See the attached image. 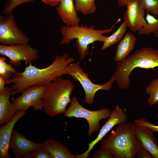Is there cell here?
<instances>
[{
    "mask_svg": "<svg viewBox=\"0 0 158 158\" xmlns=\"http://www.w3.org/2000/svg\"><path fill=\"white\" fill-rule=\"evenodd\" d=\"M123 18L127 27L132 31H139L147 23L145 10L141 0H130L126 5Z\"/></svg>",
    "mask_w": 158,
    "mask_h": 158,
    "instance_id": "cell-12",
    "label": "cell"
},
{
    "mask_svg": "<svg viewBox=\"0 0 158 158\" xmlns=\"http://www.w3.org/2000/svg\"><path fill=\"white\" fill-rule=\"evenodd\" d=\"M47 5L52 6H57L61 0H40Z\"/></svg>",
    "mask_w": 158,
    "mask_h": 158,
    "instance_id": "cell-32",
    "label": "cell"
},
{
    "mask_svg": "<svg viewBox=\"0 0 158 158\" xmlns=\"http://www.w3.org/2000/svg\"><path fill=\"white\" fill-rule=\"evenodd\" d=\"M77 12L87 15L94 13L96 10V0H73Z\"/></svg>",
    "mask_w": 158,
    "mask_h": 158,
    "instance_id": "cell-22",
    "label": "cell"
},
{
    "mask_svg": "<svg viewBox=\"0 0 158 158\" xmlns=\"http://www.w3.org/2000/svg\"><path fill=\"white\" fill-rule=\"evenodd\" d=\"M137 158H152L150 153L142 145L138 150L136 156Z\"/></svg>",
    "mask_w": 158,
    "mask_h": 158,
    "instance_id": "cell-29",
    "label": "cell"
},
{
    "mask_svg": "<svg viewBox=\"0 0 158 158\" xmlns=\"http://www.w3.org/2000/svg\"><path fill=\"white\" fill-rule=\"evenodd\" d=\"M111 111L107 108L100 110L92 111L83 107L79 102L76 97H73L70 105L64 113V116L68 118L76 117L83 118L86 119L88 125L87 134L90 137L99 129L100 121L109 118Z\"/></svg>",
    "mask_w": 158,
    "mask_h": 158,
    "instance_id": "cell-6",
    "label": "cell"
},
{
    "mask_svg": "<svg viewBox=\"0 0 158 158\" xmlns=\"http://www.w3.org/2000/svg\"><path fill=\"white\" fill-rule=\"evenodd\" d=\"M93 158H114L113 154L108 150L100 148L94 154Z\"/></svg>",
    "mask_w": 158,
    "mask_h": 158,
    "instance_id": "cell-27",
    "label": "cell"
},
{
    "mask_svg": "<svg viewBox=\"0 0 158 158\" xmlns=\"http://www.w3.org/2000/svg\"><path fill=\"white\" fill-rule=\"evenodd\" d=\"M35 0H6L3 4L4 9L1 11L2 14L12 12L17 7L23 4L34 1Z\"/></svg>",
    "mask_w": 158,
    "mask_h": 158,
    "instance_id": "cell-24",
    "label": "cell"
},
{
    "mask_svg": "<svg viewBox=\"0 0 158 158\" xmlns=\"http://www.w3.org/2000/svg\"><path fill=\"white\" fill-rule=\"evenodd\" d=\"M145 92L149 95L147 102L150 106L155 105L158 102V78L151 81L145 89Z\"/></svg>",
    "mask_w": 158,
    "mask_h": 158,
    "instance_id": "cell-23",
    "label": "cell"
},
{
    "mask_svg": "<svg viewBox=\"0 0 158 158\" xmlns=\"http://www.w3.org/2000/svg\"><path fill=\"white\" fill-rule=\"evenodd\" d=\"M127 28L126 24L124 21L114 33L107 37L103 42L101 50H104L121 40L126 33Z\"/></svg>",
    "mask_w": 158,
    "mask_h": 158,
    "instance_id": "cell-20",
    "label": "cell"
},
{
    "mask_svg": "<svg viewBox=\"0 0 158 158\" xmlns=\"http://www.w3.org/2000/svg\"><path fill=\"white\" fill-rule=\"evenodd\" d=\"M73 0H61L56 7L57 13L65 25H79L80 19L78 16Z\"/></svg>",
    "mask_w": 158,
    "mask_h": 158,
    "instance_id": "cell-17",
    "label": "cell"
},
{
    "mask_svg": "<svg viewBox=\"0 0 158 158\" xmlns=\"http://www.w3.org/2000/svg\"><path fill=\"white\" fill-rule=\"evenodd\" d=\"M147 13L150 12L154 16H158V0H141Z\"/></svg>",
    "mask_w": 158,
    "mask_h": 158,
    "instance_id": "cell-25",
    "label": "cell"
},
{
    "mask_svg": "<svg viewBox=\"0 0 158 158\" xmlns=\"http://www.w3.org/2000/svg\"><path fill=\"white\" fill-rule=\"evenodd\" d=\"M74 61L73 58L65 53L61 56L57 55L52 63L44 68H39L30 63L24 71L16 72L6 80V85L13 84L10 86L12 96L21 93L30 86L47 85L66 74L68 66Z\"/></svg>",
    "mask_w": 158,
    "mask_h": 158,
    "instance_id": "cell-1",
    "label": "cell"
},
{
    "mask_svg": "<svg viewBox=\"0 0 158 158\" xmlns=\"http://www.w3.org/2000/svg\"><path fill=\"white\" fill-rule=\"evenodd\" d=\"M0 54L8 58L9 63L15 66H20L22 61L32 63L40 59L37 50L28 44L11 45L1 44Z\"/></svg>",
    "mask_w": 158,
    "mask_h": 158,
    "instance_id": "cell-9",
    "label": "cell"
},
{
    "mask_svg": "<svg viewBox=\"0 0 158 158\" xmlns=\"http://www.w3.org/2000/svg\"><path fill=\"white\" fill-rule=\"evenodd\" d=\"M30 38L19 28L13 13L0 16V43L14 45L28 44Z\"/></svg>",
    "mask_w": 158,
    "mask_h": 158,
    "instance_id": "cell-8",
    "label": "cell"
},
{
    "mask_svg": "<svg viewBox=\"0 0 158 158\" xmlns=\"http://www.w3.org/2000/svg\"><path fill=\"white\" fill-rule=\"evenodd\" d=\"M43 143L33 142L25 138L22 133L13 130L9 147L16 158H31L32 153L43 148Z\"/></svg>",
    "mask_w": 158,
    "mask_h": 158,
    "instance_id": "cell-11",
    "label": "cell"
},
{
    "mask_svg": "<svg viewBox=\"0 0 158 158\" xmlns=\"http://www.w3.org/2000/svg\"><path fill=\"white\" fill-rule=\"evenodd\" d=\"M0 66L4 67L12 74H15L16 72V70L13 67L12 65L7 63L5 56H1L0 57Z\"/></svg>",
    "mask_w": 158,
    "mask_h": 158,
    "instance_id": "cell-30",
    "label": "cell"
},
{
    "mask_svg": "<svg viewBox=\"0 0 158 158\" xmlns=\"http://www.w3.org/2000/svg\"><path fill=\"white\" fill-rule=\"evenodd\" d=\"M47 85L32 86L25 89L20 96L14 98L12 96V102L18 110L28 109L32 107L35 110L43 108L42 96Z\"/></svg>",
    "mask_w": 158,
    "mask_h": 158,
    "instance_id": "cell-10",
    "label": "cell"
},
{
    "mask_svg": "<svg viewBox=\"0 0 158 158\" xmlns=\"http://www.w3.org/2000/svg\"><path fill=\"white\" fill-rule=\"evenodd\" d=\"M73 88L71 80L61 78L47 85L42 96L45 113L51 116L64 114L67 105L71 101L70 97Z\"/></svg>",
    "mask_w": 158,
    "mask_h": 158,
    "instance_id": "cell-5",
    "label": "cell"
},
{
    "mask_svg": "<svg viewBox=\"0 0 158 158\" xmlns=\"http://www.w3.org/2000/svg\"><path fill=\"white\" fill-rule=\"evenodd\" d=\"M134 123L119 124L102 139L100 148L111 152L116 158H134L142 144L135 133Z\"/></svg>",
    "mask_w": 158,
    "mask_h": 158,
    "instance_id": "cell-2",
    "label": "cell"
},
{
    "mask_svg": "<svg viewBox=\"0 0 158 158\" xmlns=\"http://www.w3.org/2000/svg\"><path fill=\"white\" fill-rule=\"evenodd\" d=\"M27 110L18 109L13 118L0 128V157L10 158L9 142L13 128L16 123L25 114Z\"/></svg>",
    "mask_w": 158,
    "mask_h": 158,
    "instance_id": "cell-14",
    "label": "cell"
},
{
    "mask_svg": "<svg viewBox=\"0 0 158 158\" xmlns=\"http://www.w3.org/2000/svg\"><path fill=\"white\" fill-rule=\"evenodd\" d=\"M136 40V37L131 32L126 33L117 46L114 60L119 62L126 58L134 49Z\"/></svg>",
    "mask_w": 158,
    "mask_h": 158,
    "instance_id": "cell-19",
    "label": "cell"
},
{
    "mask_svg": "<svg viewBox=\"0 0 158 158\" xmlns=\"http://www.w3.org/2000/svg\"><path fill=\"white\" fill-rule=\"evenodd\" d=\"M134 123L137 125L147 127L151 129L154 132H158V125H154L151 123L145 118H142L135 119Z\"/></svg>",
    "mask_w": 158,
    "mask_h": 158,
    "instance_id": "cell-26",
    "label": "cell"
},
{
    "mask_svg": "<svg viewBox=\"0 0 158 158\" xmlns=\"http://www.w3.org/2000/svg\"><path fill=\"white\" fill-rule=\"evenodd\" d=\"M5 80L2 77L0 76V92L4 91L6 88L5 86Z\"/></svg>",
    "mask_w": 158,
    "mask_h": 158,
    "instance_id": "cell-33",
    "label": "cell"
},
{
    "mask_svg": "<svg viewBox=\"0 0 158 158\" xmlns=\"http://www.w3.org/2000/svg\"><path fill=\"white\" fill-rule=\"evenodd\" d=\"M121 20L119 18L109 28L96 30L93 26L63 25L60 31L62 38L60 44H68L74 39H76V48L80 59H84L89 54V45L95 42H103L107 36L104 34L110 33Z\"/></svg>",
    "mask_w": 158,
    "mask_h": 158,
    "instance_id": "cell-4",
    "label": "cell"
},
{
    "mask_svg": "<svg viewBox=\"0 0 158 158\" xmlns=\"http://www.w3.org/2000/svg\"><path fill=\"white\" fill-rule=\"evenodd\" d=\"M158 67V50L144 47L136 50L134 54L119 62L114 75L116 84L121 90L128 88L129 77L135 68L154 69Z\"/></svg>",
    "mask_w": 158,
    "mask_h": 158,
    "instance_id": "cell-3",
    "label": "cell"
},
{
    "mask_svg": "<svg viewBox=\"0 0 158 158\" xmlns=\"http://www.w3.org/2000/svg\"><path fill=\"white\" fill-rule=\"evenodd\" d=\"M66 74L71 75L74 79L80 83L85 93L84 101L89 104L93 103L97 92L100 90L109 91L113 83L115 81L113 75L109 80L103 84L94 83L89 78L88 74L83 71L78 62L72 63L69 64L67 67Z\"/></svg>",
    "mask_w": 158,
    "mask_h": 158,
    "instance_id": "cell-7",
    "label": "cell"
},
{
    "mask_svg": "<svg viewBox=\"0 0 158 158\" xmlns=\"http://www.w3.org/2000/svg\"><path fill=\"white\" fill-rule=\"evenodd\" d=\"M43 147L48 151L52 158H78V154H74L67 147L54 139H47L43 143Z\"/></svg>",
    "mask_w": 158,
    "mask_h": 158,
    "instance_id": "cell-18",
    "label": "cell"
},
{
    "mask_svg": "<svg viewBox=\"0 0 158 158\" xmlns=\"http://www.w3.org/2000/svg\"><path fill=\"white\" fill-rule=\"evenodd\" d=\"M153 133L147 127L135 124V133L137 138L153 158H158V145Z\"/></svg>",
    "mask_w": 158,
    "mask_h": 158,
    "instance_id": "cell-15",
    "label": "cell"
},
{
    "mask_svg": "<svg viewBox=\"0 0 158 158\" xmlns=\"http://www.w3.org/2000/svg\"><path fill=\"white\" fill-rule=\"evenodd\" d=\"M118 5L121 6H126L127 3L130 0H117Z\"/></svg>",
    "mask_w": 158,
    "mask_h": 158,
    "instance_id": "cell-34",
    "label": "cell"
},
{
    "mask_svg": "<svg viewBox=\"0 0 158 158\" xmlns=\"http://www.w3.org/2000/svg\"><path fill=\"white\" fill-rule=\"evenodd\" d=\"M32 158H52L50 153L43 148L33 152L32 155Z\"/></svg>",
    "mask_w": 158,
    "mask_h": 158,
    "instance_id": "cell-28",
    "label": "cell"
},
{
    "mask_svg": "<svg viewBox=\"0 0 158 158\" xmlns=\"http://www.w3.org/2000/svg\"><path fill=\"white\" fill-rule=\"evenodd\" d=\"M12 92L10 87L7 86L4 91L0 92V125L11 121L18 110L10 101Z\"/></svg>",
    "mask_w": 158,
    "mask_h": 158,
    "instance_id": "cell-16",
    "label": "cell"
},
{
    "mask_svg": "<svg viewBox=\"0 0 158 158\" xmlns=\"http://www.w3.org/2000/svg\"><path fill=\"white\" fill-rule=\"evenodd\" d=\"M126 118L127 115L122 109L119 105L116 106L111 111L110 117L101 127L97 137L88 143V149L82 154H79V158H89V153L94 146L102 140L114 126L126 122Z\"/></svg>",
    "mask_w": 158,
    "mask_h": 158,
    "instance_id": "cell-13",
    "label": "cell"
},
{
    "mask_svg": "<svg viewBox=\"0 0 158 158\" xmlns=\"http://www.w3.org/2000/svg\"><path fill=\"white\" fill-rule=\"evenodd\" d=\"M146 20V24L138 31V33L140 35L153 33L158 37V18L147 13Z\"/></svg>",
    "mask_w": 158,
    "mask_h": 158,
    "instance_id": "cell-21",
    "label": "cell"
},
{
    "mask_svg": "<svg viewBox=\"0 0 158 158\" xmlns=\"http://www.w3.org/2000/svg\"><path fill=\"white\" fill-rule=\"evenodd\" d=\"M12 73L2 66H0V76L2 77L5 80L10 78Z\"/></svg>",
    "mask_w": 158,
    "mask_h": 158,
    "instance_id": "cell-31",
    "label": "cell"
}]
</instances>
